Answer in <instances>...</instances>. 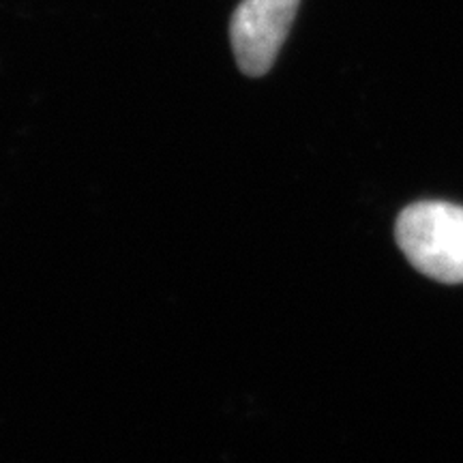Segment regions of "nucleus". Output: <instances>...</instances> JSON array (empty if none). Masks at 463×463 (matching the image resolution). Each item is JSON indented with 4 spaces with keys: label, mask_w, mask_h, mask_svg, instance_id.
Returning <instances> with one entry per match:
<instances>
[{
    "label": "nucleus",
    "mask_w": 463,
    "mask_h": 463,
    "mask_svg": "<svg viewBox=\"0 0 463 463\" xmlns=\"http://www.w3.org/2000/svg\"><path fill=\"white\" fill-rule=\"evenodd\" d=\"M395 239L419 273L439 283H463V206L416 202L403 208Z\"/></svg>",
    "instance_id": "nucleus-1"
},
{
    "label": "nucleus",
    "mask_w": 463,
    "mask_h": 463,
    "mask_svg": "<svg viewBox=\"0 0 463 463\" xmlns=\"http://www.w3.org/2000/svg\"><path fill=\"white\" fill-rule=\"evenodd\" d=\"M300 0H242L230 22L236 65L249 78H262L273 67Z\"/></svg>",
    "instance_id": "nucleus-2"
}]
</instances>
